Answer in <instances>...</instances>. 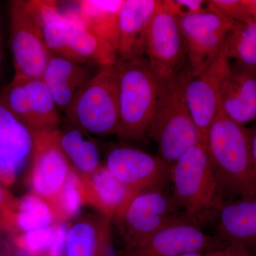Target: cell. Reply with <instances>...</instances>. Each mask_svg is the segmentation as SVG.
Returning <instances> with one entry per match:
<instances>
[{"label":"cell","instance_id":"1","mask_svg":"<svg viewBox=\"0 0 256 256\" xmlns=\"http://www.w3.org/2000/svg\"><path fill=\"white\" fill-rule=\"evenodd\" d=\"M206 148L224 200H256V166L248 128L220 110L208 129Z\"/></svg>","mask_w":256,"mask_h":256},{"label":"cell","instance_id":"2","mask_svg":"<svg viewBox=\"0 0 256 256\" xmlns=\"http://www.w3.org/2000/svg\"><path fill=\"white\" fill-rule=\"evenodd\" d=\"M30 2L47 46L53 54L99 68L117 62V52L87 28L75 2V9L64 12L55 1L34 0Z\"/></svg>","mask_w":256,"mask_h":256},{"label":"cell","instance_id":"3","mask_svg":"<svg viewBox=\"0 0 256 256\" xmlns=\"http://www.w3.org/2000/svg\"><path fill=\"white\" fill-rule=\"evenodd\" d=\"M172 197L190 220L200 224L216 214L225 200L220 193L206 144L190 148L171 166Z\"/></svg>","mask_w":256,"mask_h":256},{"label":"cell","instance_id":"4","mask_svg":"<svg viewBox=\"0 0 256 256\" xmlns=\"http://www.w3.org/2000/svg\"><path fill=\"white\" fill-rule=\"evenodd\" d=\"M116 64L119 75L118 136L128 140H144L148 138L161 82L146 57L127 62L118 60Z\"/></svg>","mask_w":256,"mask_h":256},{"label":"cell","instance_id":"5","mask_svg":"<svg viewBox=\"0 0 256 256\" xmlns=\"http://www.w3.org/2000/svg\"><path fill=\"white\" fill-rule=\"evenodd\" d=\"M148 138L158 146V154L172 166L192 146L200 142L190 112L181 74L162 82Z\"/></svg>","mask_w":256,"mask_h":256},{"label":"cell","instance_id":"6","mask_svg":"<svg viewBox=\"0 0 256 256\" xmlns=\"http://www.w3.org/2000/svg\"><path fill=\"white\" fill-rule=\"evenodd\" d=\"M64 114L66 122L92 136L118 134L119 75L116 62L100 67Z\"/></svg>","mask_w":256,"mask_h":256},{"label":"cell","instance_id":"7","mask_svg":"<svg viewBox=\"0 0 256 256\" xmlns=\"http://www.w3.org/2000/svg\"><path fill=\"white\" fill-rule=\"evenodd\" d=\"M230 60L223 47L203 68L192 72L188 64L181 73L188 108L200 142L204 144L210 124L220 110L222 94L232 69Z\"/></svg>","mask_w":256,"mask_h":256},{"label":"cell","instance_id":"8","mask_svg":"<svg viewBox=\"0 0 256 256\" xmlns=\"http://www.w3.org/2000/svg\"><path fill=\"white\" fill-rule=\"evenodd\" d=\"M172 196L164 192L146 191L133 195L116 215V226L124 248L137 246L166 224L184 214Z\"/></svg>","mask_w":256,"mask_h":256},{"label":"cell","instance_id":"9","mask_svg":"<svg viewBox=\"0 0 256 256\" xmlns=\"http://www.w3.org/2000/svg\"><path fill=\"white\" fill-rule=\"evenodd\" d=\"M10 16V48L15 75L42 78L53 54L47 46L30 1L11 2Z\"/></svg>","mask_w":256,"mask_h":256},{"label":"cell","instance_id":"10","mask_svg":"<svg viewBox=\"0 0 256 256\" xmlns=\"http://www.w3.org/2000/svg\"><path fill=\"white\" fill-rule=\"evenodd\" d=\"M0 102L33 134L60 128V111L42 78L15 75L0 92Z\"/></svg>","mask_w":256,"mask_h":256},{"label":"cell","instance_id":"11","mask_svg":"<svg viewBox=\"0 0 256 256\" xmlns=\"http://www.w3.org/2000/svg\"><path fill=\"white\" fill-rule=\"evenodd\" d=\"M146 55L160 82L181 74L188 64L186 42L178 20L164 8L162 1L152 18Z\"/></svg>","mask_w":256,"mask_h":256},{"label":"cell","instance_id":"12","mask_svg":"<svg viewBox=\"0 0 256 256\" xmlns=\"http://www.w3.org/2000/svg\"><path fill=\"white\" fill-rule=\"evenodd\" d=\"M106 168L131 192H164L170 182L171 166L159 156L128 146L110 148Z\"/></svg>","mask_w":256,"mask_h":256},{"label":"cell","instance_id":"13","mask_svg":"<svg viewBox=\"0 0 256 256\" xmlns=\"http://www.w3.org/2000/svg\"><path fill=\"white\" fill-rule=\"evenodd\" d=\"M226 246L218 237L207 235L200 224L184 214L159 229L137 246L124 248L122 256H180Z\"/></svg>","mask_w":256,"mask_h":256},{"label":"cell","instance_id":"14","mask_svg":"<svg viewBox=\"0 0 256 256\" xmlns=\"http://www.w3.org/2000/svg\"><path fill=\"white\" fill-rule=\"evenodd\" d=\"M58 130L34 134V150L28 176L31 191L50 204L72 171L58 144Z\"/></svg>","mask_w":256,"mask_h":256},{"label":"cell","instance_id":"15","mask_svg":"<svg viewBox=\"0 0 256 256\" xmlns=\"http://www.w3.org/2000/svg\"><path fill=\"white\" fill-rule=\"evenodd\" d=\"M178 20L186 42L188 66L192 72L203 68L223 48L235 24L210 10Z\"/></svg>","mask_w":256,"mask_h":256},{"label":"cell","instance_id":"16","mask_svg":"<svg viewBox=\"0 0 256 256\" xmlns=\"http://www.w3.org/2000/svg\"><path fill=\"white\" fill-rule=\"evenodd\" d=\"M34 150L32 131L0 102V183L12 186Z\"/></svg>","mask_w":256,"mask_h":256},{"label":"cell","instance_id":"17","mask_svg":"<svg viewBox=\"0 0 256 256\" xmlns=\"http://www.w3.org/2000/svg\"><path fill=\"white\" fill-rule=\"evenodd\" d=\"M158 3V0H124L119 16L118 60L146 57L148 31Z\"/></svg>","mask_w":256,"mask_h":256},{"label":"cell","instance_id":"18","mask_svg":"<svg viewBox=\"0 0 256 256\" xmlns=\"http://www.w3.org/2000/svg\"><path fill=\"white\" fill-rule=\"evenodd\" d=\"M112 220L82 216L69 226L64 256H114Z\"/></svg>","mask_w":256,"mask_h":256},{"label":"cell","instance_id":"19","mask_svg":"<svg viewBox=\"0 0 256 256\" xmlns=\"http://www.w3.org/2000/svg\"><path fill=\"white\" fill-rule=\"evenodd\" d=\"M90 66L53 54L48 60L43 79L60 112H66L94 78Z\"/></svg>","mask_w":256,"mask_h":256},{"label":"cell","instance_id":"20","mask_svg":"<svg viewBox=\"0 0 256 256\" xmlns=\"http://www.w3.org/2000/svg\"><path fill=\"white\" fill-rule=\"evenodd\" d=\"M216 216V236L226 246L256 250V200L226 201Z\"/></svg>","mask_w":256,"mask_h":256},{"label":"cell","instance_id":"21","mask_svg":"<svg viewBox=\"0 0 256 256\" xmlns=\"http://www.w3.org/2000/svg\"><path fill=\"white\" fill-rule=\"evenodd\" d=\"M220 110L242 126L256 120V70L237 64L232 66L224 87Z\"/></svg>","mask_w":256,"mask_h":256},{"label":"cell","instance_id":"22","mask_svg":"<svg viewBox=\"0 0 256 256\" xmlns=\"http://www.w3.org/2000/svg\"><path fill=\"white\" fill-rule=\"evenodd\" d=\"M60 223L50 202L30 191L0 212V230L9 236Z\"/></svg>","mask_w":256,"mask_h":256},{"label":"cell","instance_id":"23","mask_svg":"<svg viewBox=\"0 0 256 256\" xmlns=\"http://www.w3.org/2000/svg\"><path fill=\"white\" fill-rule=\"evenodd\" d=\"M80 178L84 205L92 206L97 214L111 220L132 196L104 164L92 174Z\"/></svg>","mask_w":256,"mask_h":256},{"label":"cell","instance_id":"24","mask_svg":"<svg viewBox=\"0 0 256 256\" xmlns=\"http://www.w3.org/2000/svg\"><path fill=\"white\" fill-rule=\"evenodd\" d=\"M58 142L72 169L80 178L89 176L102 166L99 146L92 134L66 122L58 130Z\"/></svg>","mask_w":256,"mask_h":256},{"label":"cell","instance_id":"25","mask_svg":"<svg viewBox=\"0 0 256 256\" xmlns=\"http://www.w3.org/2000/svg\"><path fill=\"white\" fill-rule=\"evenodd\" d=\"M124 2V0L75 1L87 28L116 52L119 43L120 12Z\"/></svg>","mask_w":256,"mask_h":256},{"label":"cell","instance_id":"26","mask_svg":"<svg viewBox=\"0 0 256 256\" xmlns=\"http://www.w3.org/2000/svg\"><path fill=\"white\" fill-rule=\"evenodd\" d=\"M224 50L236 64L256 70V20L234 24Z\"/></svg>","mask_w":256,"mask_h":256},{"label":"cell","instance_id":"27","mask_svg":"<svg viewBox=\"0 0 256 256\" xmlns=\"http://www.w3.org/2000/svg\"><path fill=\"white\" fill-rule=\"evenodd\" d=\"M52 205L60 223L74 218L84 206L82 180L73 170Z\"/></svg>","mask_w":256,"mask_h":256},{"label":"cell","instance_id":"28","mask_svg":"<svg viewBox=\"0 0 256 256\" xmlns=\"http://www.w3.org/2000/svg\"><path fill=\"white\" fill-rule=\"evenodd\" d=\"M56 228L57 224H55L10 237L12 244L20 252L30 256H41L48 254L53 246Z\"/></svg>","mask_w":256,"mask_h":256},{"label":"cell","instance_id":"29","mask_svg":"<svg viewBox=\"0 0 256 256\" xmlns=\"http://www.w3.org/2000/svg\"><path fill=\"white\" fill-rule=\"evenodd\" d=\"M210 9L234 23L252 21L242 0H210Z\"/></svg>","mask_w":256,"mask_h":256},{"label":"cell","instance_id":"30","mask_svg":"<svg viewBox=\"0 0 256 256\" xmlns=\"http://www.w3.org/2000/svg\"><path fill=\"white\" fill-rule=\"evenodd\" d=\"M165 8L178 18H186L208 11V1L203 0H163Z\"/></svg>","mask_w":256,"mask_h":256},{"label":"cell","instance_id":"31","mask_svg":"<svg viewBox=\"0 0 256 256\" xmlns=\"http://www.w3.org/2000/svg\"><path fill=\"white\" fill-rule=\"evenodd\" d=\"M18 197L15 196L0 183V212L10 208L14 204Z\"/></svg>","mask_w":256,"mask_h":256},{"label":"cell","instance_id":"32","mask_svg":"<svg viewBox=\"0 0 256 256\" xmlns=\"http://www.w3.org/2000/svg\"><path fill=\"white\" fill-rule=\"evenodd\" d=\"M248 130L250 151H252V160L256 166V126L248 128Z\"/></svg>","mask_w":256,"mask_h":256},{"label":"cell","instance_id":"33","mask_svg":"<svg viewBox=\"0 0 256 256\" xmlns=\"http://www.w3.org/2000/svg\"><path fill=\"white\" fill-rule=\"evenodd\" d=\"M250 20H256V0H242Z\"/></svg>","mask_w":256,"mask_h":256},{"label":"cell","instance_id":"34","mask_svg":"<svg viewBox=\"0 0 256 256\" xmlns=\"http://www.w3.org/2000/svg\"><path fill=\"white\" fill-rule=\"evenodd\" d=\"M180 256H216L214 250H210L206 252H188Z\"/></svg>","mask_w":256,"mask_h":256},{"label":"cell","instance_id":"35","mask_svg":"<svg viewBox=\"0 0 256 256\" xmlns=\"http://www.w3.org/2000/svg\"><path fill=\"white\" fill-rule=\"evenodd\" d=\"M1 66H2V46H1V41H0V73H1Z\"/></svg>","mask_w":256,"mask_h":256},{"label":"cell","instance_id":"36","mask_svg":"<svg viewBox=\"0 0 256 256\" xmlns=\"http://www.w3.org/2000/svg\"><path fill=\"white\" fill-rule=\"evenodd\" d=\"M41 256H50L48 255H47V254H45V255Z\"/></svg>","mask_w":256,"mask_h":256}]
</instances>
